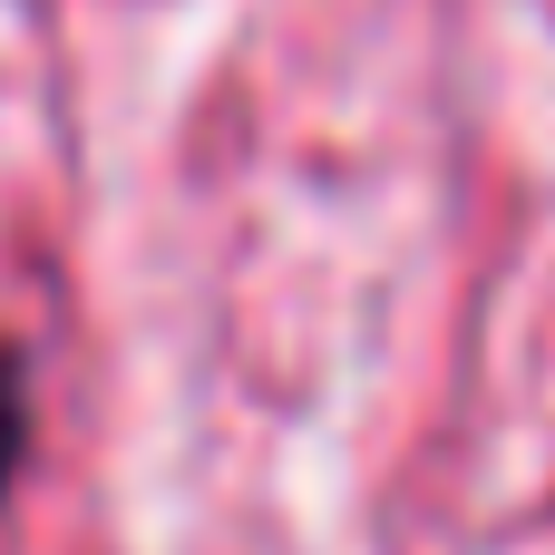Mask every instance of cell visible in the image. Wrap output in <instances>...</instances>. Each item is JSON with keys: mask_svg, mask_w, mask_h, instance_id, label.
<instances>
[{"mask_svg": "<svg viewBox=\"0 0 555 555\" xmlns=\"http://www.w3.org/2000/svg\"><path fill=\"white\" fill-rule=\"evenodd\" d=\"M20 449H29V390H20V351H0V498H10Z\"/></svg>", "mask_w": 555, "mask_h": 555, "instance_id": "6da1fadb", "label": "cell"}]
</instances>
